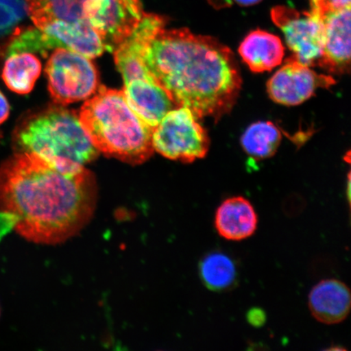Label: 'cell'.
I'll return each instance as SVG.
<instances>
[{
    "instance_id": "15",
    "label": "cell",
    "mask_w": 351,
    "mask_h": 351,
    "mask_svg": "<svg viewBox=\"0 0 351 351\" xmlns=\"http://www.w3.org/2000/svg\"><path fill=\"white\" fill-rule=\"evenodd\" d=\"M218 234L228 241H243L252 237L258 227L256 209L244 197H232L219 206L215 215Z\"/></svg>"
},
{
    "instance_id": "23",
    "label": "cell",
    "mask_w": 351,
    "mask_h": 351,
    "mask_svg": "<svg viewBox=\"0 0 351 351\" xmlns=\"http://www.w3.org/2000/svg\"><path fill=\"white\" fill-rule=\"evenodd\" d=\"M249 322L254 326H261L265 322V314L260 309H252L248 313Z\"/></svg>"
},
{
    "instance_id": "10",
    "label": "cell",
    "mask_w": 351,
    "mask_h": 351,
    "mask_svg": "<svg viewBox=\"0 0 351 351\" xmlns=\"http://www.w3.org/2000/svg\"><path fill=\"white\" fill-rule=\"evenodd\" d=\"M336 82L331 76L315 73L292 57L267 83L269 97L285 106H296L311 98L319 88L328 89Z\"/></svg>"
},
{
    "instance_id": "13",
    "label": "cell",
    "mask_w": 351,
    "mask_h": 351,
    "mask_svg": "<svg viewBox=\"0 0 351 351\" xmlns=\"http://www.w3.org/2000/svg\"><path fill=\"white\" fill-rule=\"evenodd\" d=\"M124 93L132 109L152 129L177 105L155 79L125 83Z\"/></svg>"
},
{
    "instance_id": "3",
    "label": "cell",
    "mask_w": 351,
    "mask_h": 351,
    "mask_svg": "<svg viewBox=\"0 0 351 351\" xmlns=\"http://www.w3.org/2000/svg\"><path fill=\"white\" fill-rule=\"evenodd\" d=\"M78 114L99 152L133 165L153 155V129L131 108L124 91L99 86Z\"/></svg>"
},
{
    "instance_id": "4",
    "label": "cell",
    "mask_w": 351,
    "mask_h": 351,
    "mask_svg": "<svg viewBox=\"0 0 351 351\" xmlns=\"http://www.w3.org/2000/svg\"><path fill=\"white\" fill-rule=\"evenodd\" d=\"M16 142L21 152L83 166L99 154L83 129L79 114L62 107L30 118L21 127Z\"/></svg>"
},
{
    "instance_id": "6",
    "label": "cell",
    "mask_w": 351,
    "mask_h": 351,
    "mask_svg": "<svg viewBox=\"0 0 351 351\" xmlns=\"http://www.w3.org/2000/svg\"><path fill=\"white\" fill-rule=\"evenodd\" d=\"M209 145L207 132L185 107L171 110L153 129L154 151L170 160L192 163L207 155Z\"/></svg>"
},
{
    "instance_id": "24",
    "label": "cell",
    "mask_w": 351,
    "mask_h": 351,
    "mask_svg": "<svg viewBox=\"0 0 351 351\" xmlns=\"http://www.w3.org/2000/svg\"><path fill=\"white\" fill-rule=\"evenodd\" d=\"M10 104H8L5 96L0 91V125L3 124V123L8 119V116H10Z\"/></svg>"
},
{
    "instance_id": "11",
    "label": "cell",
    "mask_w": 351,
    "mask_h": 351,
    "mask_svg": "<svg viewBox=\"0 0 351 351\" xmlns=\"http://www.w3.org/2000/svg\"><path fill=\"white\" fill-rule=\"evenodd\" d=\"M165 25V17L145 13L137 27L114 51V59L125 83L138 79H154L145 68L143 57L149 43Z\"/></svg>"
},
{
    "instance_id": "16",
    "label": "cell",
    "mask_w": 351,
    "mask_h": 351,
    "mask_svg": "<svg viewBox=\"0 0 351 351\" xmlns=\"http://www.w3.org/2000/svg\"><path fill=\"white\" fill-rule=\"evenodd\" d=\"M239 52L252 72L263 73L271 71L282 64L285 48L276 35L256 29L241 42Z\"/></svg>"
},
{
    "instance_id": "19",
    "label": "cell",
    "mask_w": 351,
    "mask_h": 351,
    "mask_svg": "<svg viewBox=\"0 0 351 351\" xmlns=\"http://www.w3.org/2000/svg\"><path fill=\"white\" fill-rule=\"evenodd\" d=\"M282 141V134L274 123L258 121L241 136V143L247 155L258 160L273 156Z\"/></svg>"
},
{
    "instance_id": "1",
    "label": "cell",
    "mask_w": 351,
    "mask_h": 351,
    "mask_svg": "<svg viewBox=\"0 0 351 351\" xmlns=\"http://www.w3.org/2000/svg\"><path fill=\"white\" fill-rule=\"evenodd\" d=\"M97 188L85 167L21 152L0 168V213L25 239L56 245L93 216Z\"/></svg>"
},
{
    "instance_id": "12",
    "label": "cell",
    "mask_w": 351,
    "mask_h": 351,
    "mask_svg": "<svg viewBox=\"0 0 351 351\" xmlns=\"http://www.w3.org/2000/svg\"><path fill=\"white\" fill-rule=\"evenodd\" d=\"M350 7L322 19L324 41L319 68L341 75L350 70Z\"/></svg>"
},
{
    "instance_id": "5",
    "label": "cell",
    "mask_w": 351,
    "mask_h": 351,
    "mask_svg": "<svg viewBox=\"0 0 351 351\" xmlns=\"http://www.w3.org/2000/svg\"><path fill=\"white\" fill-rule=\"evenodd\" d=\"M65 48L95 58L102 55L104 47L97 34L87 22L67 24L56 22L43 29H17L13 35L7 56L17 52H38L46 56L48 51Z\"/></svg>"
},
{
    "instance_id": "22",
    "label": "cell",
    "mask_w": 351,
    "mask_h": 351,
    "mask_svg": "<svg viewBox=\"0 0 351 351\" xmlns=\"http://www.w3.org/2000/svg\"><path fill=\"white\" fill-rule=\"evenodd\" d=\"M311 11L323 19L328 13L351 7V0H309Z\"/></svg>"
},
{
    "instance_id": "8",
    "label": "cell",
    "mask_w": 351,
    "mask_h": 351,
    "mask_svg": "<svg viewBox=\"0 0 351 351\" xmlns=\"http://www.w3.org/2000/svg\"><path fill=\"white\" fill-rule=\"evenodd\" d=\"M271 17L282 30L292 58L309 67H319L324 41L323 20L311 11L284 5L271 8Z\"/></svg>"
},
{
    "instance_id": "20",
    "label": "cell",
    "mask_w": 351,
    "mask_h": 351,
    "mask_svg": "<svg viewBox=\"0 0 351 351\" xmlns=\"http://www.w3.org/2000/svg\"><path fill=\"white\" fill-rule=\"evenodd\" d=\"M201 279L210 291H222L234 284L237 269L232 258L221 252L206 256L199 266Z\"/></svg>"
},
{
    "instance_id": "18",
    "label": "cell",
    "mask_w": 351,
    "mask_h": 351,
    "mask_svg": "<svg viewBox=\"0 0 351 351\" xmlns=\"http://www.w3.org/2000/svg\"><path fill=\"white\" fill-rule=\"evenodd\" d=\"M7 56L2 73L4 82L17 94L29 93L40 75V60L30 52H17Z\"/></svg>"
},
{
    "instance_id": "7",
    "label": "cell",
    "mask_w": 351,
    "mask_h": 351,
    "mask_svg": "<svg viewBox=\"0 0 351 351\" xmlns=\"http://www.w3.org/2000/svg\"><path fill=\"white\" fill-rule=\"evenodd\" d=\"M46 73L51 98L61 105L88 99L99 86L97 69L90 58L65 48L53 51Z\"/></svg>"
},
{
    "instance_id": "25",
    "label": "cell",
    "mask_w": 351,
    "mask_h": 351,
    "mask_svg": "<svg viewBox=\"0 0 351 351\" xmlns=\"http://www.w3.org/2000/svg\"><path fill=\"white\" fill-rule=\"evenodd\" d=\"M215 10H221L232 5V0H206Z\"/></svg>"
},
{
    "instance_id": "21",
    "label": "cell",
    "mask_w": 351,
    "mask_h": 351,
    "mask_svg": "<svg viewBox=\"0 0 351 351\" xmlns=\"http://www.w3.org/2000/svg\"><path fill=\"white\" fill-rule=\"evenodd\" d=\"M26 13L0 1V36L13 32L16 26L23 20Z\"/></svg>"
},
{
    "instance_id": "17",
    "label": "cell",
    "mask_w": 351,
    "mask_h": 351,
    "mask_svg": "<svg viewBox=\"0 0 351 351\" xmlns=\"http://www.w3.org/2000/svg\"><path fill=\"white\" fill-rule=\"evenodd\" d=\"M92 1L93 0H25L27 13L38 29L45 28L56 22L67 24L87 22L86 10Z\"/></svg>"
},
{
    "instance_id": "26",
    "label": "cell",
    "mask_w": 351,
    "mask_h": 351,
    "mask_svg": "<svg viewBox=\"0 0 351 351\" xmlns=\"http://www.w3.org/2000/svg\"><path fill=\"white\" fill-rule=\"evenodd\" d=\"M262 0H232V3H235L241 7H251L256 5Z\"/></svg>"
},
{
    "instance_id": "9",
    "label": "cell",
    "mask_w": 351,
    "mask_h": 351,
    "mask_svg": "<svg viewBox=\"0 0 351 351\" xmlns=\"http://www.w3.org/2000/svg\"><path fill=\"white\" fill-rule=\"evenodd\" d=\"M141 0H99L86 21L104 50L114 52L137 27L145 14Z\"/></svg>"
},
{
    "instance_id": "2",
    "label": "cell",
    "mask_w": 351,
    "mask_h": 351,
    "mask_svg": "<svg viewBox=\"0 0 351 351\" xmlns=\"http://www.w3.org/2000/svg\"><path fill=\"white\" fill-rule=\"evenodd\" d=\"M143 62L176 105L190 109L197 119L217 121L238 100V62L230 48L213 37L165 27L149 43Z\"/></svg>"
},
{
    "instance_id": "14",
    "label": "cell",
    "mask_w": 351,
    "mask_h": 351,
    "mask_svg": "<svg viewBox=\"0 0 351 351\" xmlns=\"http://www.w3.org/2000/svg\"><path fill=\"white\" fill-rule=\"evenodd\" d=\"M308 306L311 315L319 322L339 324L350 314V289L339 280H323L311 289L308 295Z\"/></svg>"
}]
</instances>
